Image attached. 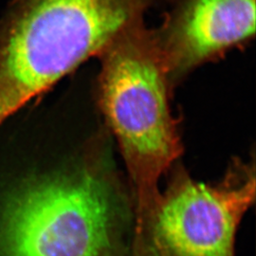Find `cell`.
<instances>
[{
  "instance_id": "obj_5",
  "label": "cell",
  "mask_w": 256,
  "mask_h": 256,
  "mask_svg": "<svg viewBox=\"0 0 256 256\" xmlns=\"http://www.w3.org/2000/svg\"><path fill=\"white\" fill-rule=\"evenodd\" d=\"M254 32L256 0H182L156 37L172 81Z\"/></svg>"
},
{
  "instance_id": "obj_3",
  "label": "cell",
  "mask_w": 256,
  "mask_h": 256,
  "mask_svg": "<svg viewBox=\"0 0 256 256\" xmlns=\"http://www.w3.org/2000/svg\"><path fill=\"white\" fill-rule=\"evenodd\" d=\"M99 165L36 178L0 214V256H118L120 206Z\"/></svg>"
},
{
  "instance_id": "obj_1",
  "label": "cell",
  "mask_w": 256,
  "mask_h": 256,
  "mask_svg": "<svg viewBox=\"0 0 256 256\" xmlns=\"http://www.w3.org/2000/svg\"><path fill=\"white\" fill-rule=\"evenodd\" d=\"M155 0H20L0 28V124L142 21Z\"/></svg>"
},
{
  "instance_id": "obj_4",
  "label": "cell",
  "mask_w": 256,
  "mask_h": 256,
  "mask_svg": "<svg viewBox=\"0 0 256 256\" xmlns=\"http://www.w3.org/2000/svg\"><path fill=\"white\" fill-rule=\"evenodd\" d=\"M254 167H234L222 182L174 176L156 208L151 234L162 256H234L239 224L256 200Z\"/></svg>"
},
{
  "instance_id": "obj_2",
  "label": "cell",
  "mask_w": 256,
  "mask_h": 256,
  "mask_svg": "<svg viewBox=\"0 0 256 256\" xmlns=\"http://www.w3.org/2000/svg\"><path fill=\"white\" fill-rule=\"evenodd\" d=\"M99 96L137 198L138 234L151 230L158 182L182 153L169 106L170 78L156 34L142 21L124 30L101 54Z\"/></svg>"
}]
</instances>
